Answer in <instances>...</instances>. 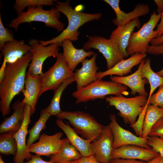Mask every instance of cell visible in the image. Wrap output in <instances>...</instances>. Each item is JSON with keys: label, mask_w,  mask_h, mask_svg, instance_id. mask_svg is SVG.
I'll list each match as a JSON object with an SVG mask.
<instances>
[{"label": "cell", "mask_w": 163, "mask_h": 163, "mask_svg": "<svg viewBox=\"0 0 163 163\" xmlns=\"http://www.w3.org/2000/svg\"><path fill=\"white\" fill-rule=\"evenodd\" d=\"M31 60L29 52L14 62L7 63L5 76L0 83V110L3 117L10 113L12 100L24 88L26 71Z\"/></svg>", "instance_id": "6da1fadb"}, {"label": "cell", "mask_w": 163, "mask_h": 163, "mask_svg": "<svg viewBox=\"0 0 163 163\" xmlns=\"http://www.w3.org/2000/svg\"><path fill=\"white\" fill-rule=\"evenodd\" d=\"M55 6L57 10L63 14L68 20L67 27L57 36L48 40H39L43 46L56 43H62L64 40L68 39L71 41H76L78 39L80 32L79 27L85 23L101 19L102 13H88L82 12L73 9L68 0L61 2L57 0Z\"/></svg>", "instance_id": "7a4b0ae2"}, {"label": "cell", "mask_w": 163, "mask_h": 163, "mask_svg": "<svg viewBox=\"0 0 163 163\" xmlns=\"http://www.w3.org/2000/svg\"><path fill=\"white\" fill-rule=\"evenodd\" d=\"M61 16L56 7L47 10L43 9V5L32 6L27 7L26 11L17 13V17L12 20L8 26L17 32L18 26L22 23L40 21L44 23L47 27L55 28L59 32L63 31L65 28L64 24L59 20Z\"/></svg>", "instance_id": "3957f363"}, {"label": "cell", "mask_w": 163, "mask_h": 163, "mask_svg": "<svg viewBox=\"0 0 163 163\" xmlns=\"http://www.w3.org/2000/svg\"><path fill=\"white\" fill-rule=\"evenodd\" d=\"M56 117L68 120L77 134L91 143L99 138L104 127L90 114L82 111H62Z\"/></svg>", "instance_id": "277c9868"}, {"label": "cell", "mask_w": 163, "mask_h": 163, "mask_svg": "<svg viewBox=\"0 0 163 163\" xmlns=\"http://www.w3.org/2000/svg\"><path fill=\"white\" fill-rule=\"evenodd\" d=\"M128 94L127 87L125 85L112 81L97 79L81 89L76 90L72 95L76 99V103L79 104L104 98L109 95H127Z\"/></svg>", "instance_id": "5b68a950"}, {"label": "cell", "mask_w": 163, "mask_h": 163, "mask_svg": "<svg viewBox=\"0 0 163 163\" xmlns=\"http://www.w3.org/2000/svg\"><path fill=\"white\" fill-rule=\"evenodd\" d=\"M106 101L110 106L114 107L119 111L118 114L126 123L133 125L137 117L140 114L146 105L147 96L139 95L127 98L122 94L106 97Z\"/></svg>", "instance_id": "8992f818"}, {"label": "cell", "mask_w": 163, "mask_h": 163, "mask_svg": "<svg viewBox=\"0 0 163 163\" xmlns=\"http://www.w3.org/2000/svg\"><path fill=\"white\" fill-rule=\"evenodd\" d=\"M161 14H157L154 11L149 21L144 23L139 30L132 33L126 49L128 56L136 53H146L149 46V43L158 37V32L154 29L161 19Z\"/></svg>", "instance_id": "52a82bcc"}, {"label": "cell", "mask_w": 163, "mask_h": 163, "mask_svg": "<svg viewBox=\"0 0 163 163\" xmlns=\"http://www.w3.org/2000/svg\"><path fill=\"white\" fill-rule=\"evenodd\" d=\"M53 66L41 75V86L39 97L44 92L54 90L62 82L74 76V73L70 69L62 54L59 53Z\"/></svg>", "instance_id": "ba28073f"}, {"label": "cell", "mask_w": 163, "mask_h": 163, "mask_svg": "<svg viewBox=\"0 0 163 163\" xmlns=\"http://www.w3.org/2000/svg\"><path fill=\"white\" fill-rule=\"evenodd\" d=\"M28 43L31 47L30 51L31 60L26 73L34 76L42 75L44 62L49 57H56L59 53V47L62 46V43H53L45 46L41 45L39 40L34 39H30Z\"/></svg>", "instance_id": "9c48e42d"}, {"label": "cell", "mask_w": 163, "mask_h": 163, "mask_svg": "<svg viewBox=\"0 0 163 163\" xmlns=\"http://www.w3.org/2000/svg\"><path fill=\"white\" fill-rule=\"evenodd\" d=\"M93 48L97 50L105 58L107 69L124 59L117 44L110 39L101 36H89L83 44V49L88 51Z\"/></svg>", "instance_id": "30bf717a"}, {"label": "cell", "mask_w": 163, "mask_h": 163, "mask_svg": "<svg viewBox=\"0 0 163 163\" xmlns=\"http://www.w3.org/2000/svg\"><path fill=\"white\" fill-rule=\"evenodd\" d=\"M110 121L109 126L113 136V149L128 145H134L145 148L149 147L147 144L146 139L138 136L121 127L117 121L115 115L111 113L110 115Z\"/></svg>", "instance_id": "8fae6325"}, {"label": "cell", "mask_w": 163, "mask_h": 163, "mask_svg": "<svg viewBox=\"0 0 163 163\" xmlns=\"http://www.w3.org/2000/svg\"><path fill=\"white\" fill-rule=\"evenodd\" d=\"M63 133L59 132L52 135L42 134L39 141L30 146L27 150L28 153L32 152L40 156L48 157L56 154L60 149L65 138L61 139Z\"/></svg>", "instance_id": "7c38bea8"}, {"label": "cell", "mask_w": 163, "mask_h": 163, "mask_svg": "<svg viewBox=\"0 0 163 163\" xmlns=\"http://www.w3.org/2000/svg\"><path fill=\"white\" fill-rule=\"evenodd\" d=\"M113 141V136L109 125L104 126L99 138L91 143L92 155L101 163H110Z\"/></svg>", "instance_id": "4fadbf2b"}, {"label": "cell", "mask_w": 163, "mask_h": 163, "mask_svg": "<svg viewBox=\"0 0 163 163\" xmlns=\"http://www.w3.org/2000/svg\"><path fill=\"white\" fill-rule=\"evenodd\" d=\"M159 154L151 147L134 145L123 146L113 149L111 159L116 158L139 160L149 162Z\"/></svg>", "instance_id": "5bb4252c"}, {"label": "cell", "mask_w": 163, "mask_h": 163, "mask_svg": "<svg viewBox=\"0 0 163 163\" xmlns=\"http://www.w3.org/2000/svg\"><path fill=\"white\" fill-rule=\"evenodd\" d=\"M31 110L30 107L25 104V114L23 124L13 136L15 139L17 145V151L13 159L14 163H24V160L28 161L31 158L32 155L27 152L26 143V137L28 134V127L31 122Z\"/></svg>", "instance_id": "9a60e30c"}, {"label": "cell", "mask_w": 163, "mask_h": 163, "mask_svg": "<svg viewBox=\"0 0 163 163\" xmlns=\"http://www.w3.org/2000/svg\"><path fill=\"white\" fill-rule=\"evenodd\" d=\"M97 53L90 59H86L82 62V66L76 69L74 77L76 83L77 90H79L97 79V71L99 68L96 63Z\"/></svg>", "instance_id": "2e32d148"}, {"label": "cell", "mask_w": 163, "mask_h": 163, "mask_svg": "<svg viewBox=\"0 0 163 163\" xmlns=\"http://www.w3.org/2000/svg\"><path fill=\"white\" fill-rule=\"evenodd\" d=\"M114 11L116 17L113 20V24L117 27L124 25L130 21L139 17L146 15L150 12L149 6L145 4H138L132 11L126 13L120 9V0H104Z\"/></svg>", "instance_id": "e0dca14e"}, {"label": "cell", "mask_w": 163, "mask_h": 163, "mask_svg": "<svg viewBox=\"0 0 163 163\" xmlns=\"http://www.w3.org/2000/svg\"><path fill=\"white\" fill-rule=\"evenodd\" d=\"M140 26V21L137 18L124 25L117 27L112 32L109 39L117 44L124 58L129 56L126 49L132 33L135 28L139 29Z\"/></svg>", "instance_id": "ac0fdd59"}, {"label": "cell", "mask_w": 163, "mask_h": 163, "mask_svg": "<svg viewBox=\"0 0 163 163\" xmlns=\"http://www.w3.org/2000/svg\"><path fill=\"white\" fill-rule=\"evenodd\" d=\"M145 62V59H143L137 70L133 74L125 76H111V81L128 86L131 89L132 94L137 93L139 95L147 96L148 93L145 89V86L148 82L146 78H142L141 72Z\"/></svg>", "instance_id": "d6986e66"}, {"label": "cell", "mask_w": 163, "mask_h": 163, "mask_svg": "<svg viewBox=\"0 0 163 163\" xmlns=\"http://www.w3.org/2000/svg\"><path fill=\"white\" fill-rule=\"evenodd\" d=\"M41 86V75L34 76L26 73L24 88L21 91L24 98L21 101L30 107L31 116L35 111Z\"/></svg>", "instance_id": "ffe728a7"}, {"label": "cell", "mask_w": 163, "mask_h": 163, "mask_svg": "<svg viewBox=\"0 0 163 163\" xmlns=\"http://www.w3.org/2000/svg\"><path fill=\"white\" fill-rule=\"evenodd\" d=\"M147 56L145 54L135 53L126 59L121 60L110 69L97 72L96 75L97 79H102L109 75H116L122 77L131 72L132 69L140 64Z\"/></svg>", "instance_id": "44dd1931"}, {"label": "cell", "mask_w": 163, "mask_h": 163, "mask_svg": "<svg viewBox=\"0 0 163 163\" xmlns=\"http://www.w3.org/2000/svg\"><path fill=\"white\" fill-rule=\"evenodd\" d=\"M25 107V104L19 100L12 104L13 113L5 118L0 125L1 134L11 131L16 133L19 130L24 121Z\"/></svg>", "instance_id": "7402d4cb"}, {"label": "cell", "mask_w": 163, "mask_h": 163, "mask_svg": "<svg viewBox=\"0 0 163 163\" xmlns=\"http://www.w3.org/2000/svg\"><path fill=\"white\" fill-rule=\"evenodd\" d=\"M56 123L62 130L69 142L76 148L82 157L92 155L91 149V142L90 141L79 136L68 122L65 123L62 120L57 119Z\"/></svg>", "instance_id": "603a6c76"}, {"label": "cell", "mask_w": 163, "mask_h": 163, "mask_svg": "<svg viewBox=\"0 0 163 163\" xmlns=\"http://www.w3.org/2000/svg\"><path fill=\"white\" fill-rule=\"evenodd\" d=\"M62 46L63 49V56L73 71L79 63L82 62L87 57H91L95 54L92 51L86 52L83 49L76 48L73 45L72 41L68 39L62 41Z\"/></svg>", "instance_id": "cb8c5ba5"}, {"label": "cell", "mask_w": 163, "mask_h": 163, "mask_svg": "<svg viewBox=\"0 0 163 163\" xmlns=\"http://www.w3.org/2000/svg\"><path fill=\"white\" fill-rule=\"evenodd\" d=\"M31 46L25 43L24 40H16L6 42L0 49L7 63L15 62L30 52Z\"/></svg>", "instance_id": "d4e9b609"}, {"label": "cell", "mask_w": 163, "mask_h": 163, "mask_svg": "<svg viewBox=\"0 0 163 163\" xmlns=\"http://www.w3.org/2000/svg\"><path fill=\"white\" fill-rule=\"evenodd\" d=\"M82 157L76 148L65 138L59 151L51 155L50 161L52 163H62L80 159Z\"/></svg>", "instance_id": "484cf974"}, {"label": "cell", "mask_w": 163, "mask_h": 163, "mask_svg": "<svg viewBox=\"0 0 163 163\" xmlns=\"http://www.w3.org/2000/svg\"><path fill=\"white\" fill-rule=\"evenodd\" d=\"M163 117V108L148 104L144 120L141 137L147 139L152 127Z\"/></svg>", "instance_id": "4316f807"}, {"label": "cell", "mask_w": 163, "mask_h": 163, "mask_svg": "<svg viewBox=\"0 0 163 163\" xmlns=\"http://www.w3.org/2000/svg\"><path fill=\"white\" fill-rule=\"evenodd\" d=\"M150 63V59L147 58L141 71L142 78L147 79L150 85V91L148 98L151 97L156 88L163 85V77L153 71L151 67Z\"/></svg>", "instance_id": "83f0119b"}, {"label": "cell", "mask_w": 163, "mask_h": 163, "mask_svg": "<svg viewBox=\"0 0 163 163\" xmlns=\"http://www.w3.org/2000/svg\"><path fill=\"white\" fill-rule=\"evenodd\" d=\"M75 82L74 76L69 78L62 82L54 91L53 97L48 106L46 108L47 111L51 115L56 116L62 111L60 101L62 93L68 85Z\"/></svg>", "instance_id": "f1b7e54d"}, {"label": "cell", "mask_w": 163, "mask_h": 163, "mask_svg": "<svg viewBox=\"0 0 163 163\" xmlns=\"http://www.w3.org/2000/svg\"><path fill=\"white\" fill-rule=\"evenodd\" d=\"M51 116L46 108L41 110L39 119L28 131L29 136L27 140V150L30 146L39 139L41 131L45 129L46 122Z\"/></svg>", "instance_id": "f546056e"}, {"label": "cell", "mask_w": 163, "mask_h": 163, "mask_svg": "<svg viewBox=\"0 0 163 163\" xmlns=\"http://www.w3.org/2000/svg\"><path fill=\"white\" fill-rule=\"evenodd\" d=\"M15 133L11 131L0 136V153L4 155H12L14 156L17 151V145L13 136Z\"/></svg>", "instance_id": "4dcf8cb0"}, {"label": "cell", "mask_w": 163, "mask_h": 163, "mask_svg": "<svg viewBox=\"0 0 163 163\" xmlns=\"http://www.w3.org/2000/svg\"><path fill=\"white\" fill-rule=\"evenodd\" d=\"M55 0H16L13 8L17 13L24 11L26 8L39 5L53 6L55 5Z\"/></svg>", "instance_id": "1f68e13d"}, {"label": "cell", "mask_w": 163, "mask_h": 163, "mask_svg": "<svg viewBox=\"0 0 163 163\" xmlns=\"http://www.w3.org/2000/svg\"><path fill=\"white\" fill-rule=\"evenodd\" d=\"M14 38V34L11 30L4 26L0 14V49L6 42L15 40Z\"/></svg>", "instance_id": "d6a6232c"}, {"label": "cell", "mask_w": 163, "mask_h": 163, "mask_svg": "<svg viewBox=\"0 0 163 163\" xmlns=\"http://www.w3.org/2000/svg\"><path fill=\"white\" fill-rule=\"evenodd\" d=\"M146 139L148 145L163 157V139L157 136H148Z\"/></svg>", "instance_id": "836d02e7"}, {"label": "cell", "mask_w": 163, "mask_h": 163, "mask_svg": "<svg viewBox=\"0 0 163 163\" xmlns=\"http://www.w3.org/2000/svg\"><path fill=\"white\" fill-rule=\"evenodd\" d=\"M148 101L149 104L163 108V85L159 86L158 91L148 98Z\"/></svg>", "instance_id": "e575fe53"}, {"label": "cell", "mask_w": 163, "mask_h": 163, "mask_svg": "<svg viewBox=\"0 0 163 163\" xmlns=\"http://www.w3.org/2000/svg\"><path fill=\"white\" fill-rule=\"evenodd\" d=\"M148 136H157L163 139V117L160 119L154 125Z\"/></svg>", "instance_id": "d590c367"}, {"label": "cell", "mask_w": 163, "mask_h": 163, "mask_svg": "<svg viewBox=\"0 0 163 163\" xmlns=\"http://www.w3.org/2000/svg\"><path fill=\"white\" fill-rule=\"evenodd\" d=\"M146 53L154 55L163 54V43L158 45H149L146 50ZM156 73L163 77V68Z\"/></svg>", "instance_id": "8d00e7d4"}, {"label": "cell", "mask_w": 163, "mask_h": 163, "mask_svg": "<svg viewBox=\"0 0 163 163\" xmlns=\"http://www.w3.org/2000/svg\"><path fill=\"white\" fill-rule=\"evenodd\" d=\"M78 160L62 163H77ZM24 163H52L50 161L43 160L40 156L36 155H32L31 159Z\"/></svg>", "instance_id": "74e56055"}, {"label": "cell", "mask_w": 163, "mask_h": 163, "mask_svg": "<svg viewBox=\"0 0 163 163\" xmlns=\"http://www.w3.org/2000/svg\"><path fill=\"white\" fill-rule=\"evenodd\" d=\"M110 163H147L141 160L116 158L111 159Z\"/></svg>", "instance_id": "f35d334b"}, {"label": "cell", "mask_w": 163, "mask_h": 163, "mask_svg": "<svg viewBox=\"0 0 163 163\" xmlns=\"http://www.w3.org/2000/svg\"><path fill=\"white\" fill-rule=\"evenodd\" d=\"M77 163H101L94 156L91 155L86 157H82L79 159Z\"/></svg>", "instance_id": "ab89813d"}, {"label": "cell", "mask_w": 163, "mask_h": 163, "mask_svg": "<svg viewBox=\"0 0 163 163\" xmlns=\"http://www.w3.org/2000/svg\"><path fill=\"white\" fill-rule=\"evenodd\" d=\"M6 65L7 62L3 59L0 69V83L3 80L5 76Z\"/></svg>", "instance_id": "60d3db41"}, {"label": "cell", "mask_w": 163, "mask_h": 163, "mask_svg": "<svg viewBox=\"0 0 163 163\" xmlns=\"http://www.w3.org/2000/svg\"><path fill=\"white\" fill-rule=\"evenodd\" d=\"M161 21L159 24L158 25L156 30L158 32V37L163 34V9L161 12Z\"/></svg>", "instance_id": "b9f144b4"}, {"label": "cell", "mask_w": 163, "mask_h": 163, "mask_svg": "<svg viewBox=\"0 0 163 163\" xmlns=\"http://www.w3.org/2000/svg\"><path fill=\"white\" fill-rule=\"evenodd\" d=\"M150 43L151 45H158L163 43V34L152 40Z\"/></svg>", "instance_id": "7bdbcfd3"}, {"label": "cell", "mask_w": 163, "mask_h": 163, "mask_svg": "<svg viewBox=\"0 0 163 163\" xmlns=\"http://www.w3.org/2000/svg\"><path fill=\"white\" fill-rule=\"evenodd\" d=\"M154 1L157 6L158 12L161 13L163 9V0H155Z\"/></svg>", "instance_id": "ee69618b"}, {"label": "cell", "mask_w": 163, "mask_h": 163, "mask_svg": "<svg viewBox=\"0 0 163 163\" xmlns=\"http://www.w3.org/2000/svg\"><path fill=\"white\" fill-rule=\"evenodd\" d=\"M147 163H163V157L159 155Z\"/></svg>", "instance_id": "f6af8a7d"}, {"label": "cell", "mask_w": 163, "mask_h": 163, "mask_svg": "<svg viewBox=\"0 0 163 163\" xmlns=\"http://www.w3.org/2000/svg\"><path fill=\"white\" fill-rule=\"evenodd\" d=\"M0 163H5L3 160L1 155H0Z\"/></svg>", "instance_id": "bcb514c9"}, {"label": "cell", "mask_w": 163, "mask_h": 163, "mask_svg": "<svg viewBox=\"0 0 163 163\" xmlns=\"http://www.w3.org/2000/svg\"></svg>", "instance_id": "7dc6e473"}]
</instances>
